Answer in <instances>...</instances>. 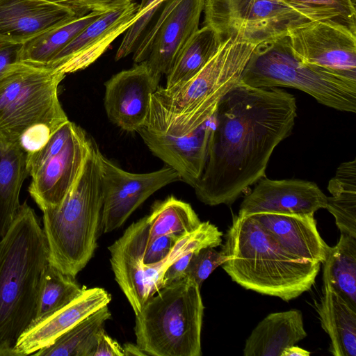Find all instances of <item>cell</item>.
Wrapping results in <instances>:
<instances>
[{
	"label": "cell",
	"mask_w": 356,
	"mask_h": 356,
	"mask_svg": "<svg viewBox=\"0 0 356 356\" xmlns=\"http://www.w3.org/2000/svg\"><path fill=\"white\" fill-rule=\"evenodd\" d=\"M214 248L209 246L195 251L185 270V277L193 280L200 287L225 260L222 251L218 252Z\"/></svg>",
	"instance_id": "obj_34"
},
{
	"label": "cell",
	"mask_w": 356,
	"mask_h": 356,
	"mask_svg": "<svg viewBox=\"0 0 356 356\" xmlns=\"http://www.w3.org/2000/svg\"><path fill=\"white\" fill-rule=\"evenodd\" d=\"M79 15L48 0H0V39L24 44Z\"/></svg>",
	"instance_id": "obj_18"
},
{
	"label": "cell",
	"mask_w": 356,
	"mask_h": 356,
	"mask_svg": "<svg viewBox=\"0 0 356 356\" xmlns=\"http://www.w3.org/2000/svg\"><path fill=\"white\" fill-rule=\"evenodd\" d=\"M213 124V115L196 129L182 136L156 132L145 127L137 133L154 156L193 188L205 166Z\"/></svg>",
	"instance_id": "obj_16"
},
{
	"label": "cell",
	"mask_w": 356,
	"mask_h": 356,
	"mask_svg": "<svg viewBox=\"0 0 356 356\" xmlns=\"http://www.w3.org/2000/svg\"><path fill=\"white\" fill-rule=\"evenodd\" d=\"M310 22L332 20L356 31V0H277Z\"/></svg>",
	"instance_id": "obj_32"
},
{
	"label": "cell",
	"mask_w": 356,
	"mask_h": 356,
	"mask_svg": "<svg viewBox=\"0 0 356 356\" xmlns=\"http://www.w3.org/2000/svg\"><path fill=\"white\" fill-rule=\"evenodd\" d=\"M296 109L294 96L277 88L239 81L231 88L213 113L207 161L193 187L198 200L230 205L266 177L273 152L292 131Z\"/></svg>",
	"instance_id": "obj_1"
},
{
	"label": "cell",
	"mask_w": 356,
	"mask_h": 356,
	"mask_svg": "<svg viewBox=\"0 0 356 356\" xmlns=\"http://www.w3.org/2000/svg\"><path fill=\"white\" fill-rule=\"evenodd\" d=\"M223 40L209 26L199 29L183 47L166 74L165 88L180 85L194 76L216 54Z\"/></svg>",
	"instance_id": "obj_26"
},
{
	"label": "cell",
	"mask_w": 356,
	"mask_h": 356,
	"mask_svg": "<svg viewBox=\"0 0 356 356\" xmlns=\"http://www.w3.org/2000/svg\"><path fill=\"white\" fill-rule=\"evenodd\" d=\"M179 238L164 235L149 241L147 239L142 259L143 264L151 265L161 262L167 257Z\"/></svg>",
	"instance_id": "obj_36"
},
{
	"label": "cell",
	"mask_w": 356,
	"mask_h": 356,
	"mask_svg": "<svg viewBox=\"0 0 356 356\" xmlns=\"http://www.w3.org/2000/svg\"><path fill=\"white\" fill-rule=\"evenodd\" d=\"M250 216L288 254L323 264L330 246L321 238L314 214L258 213Z\"/></svg>",
	"instance_id": "obj_20"
},
{
	"label": "cell",
	"mask_w": 356,
	"mask_h": 356,
	"mask_svg": "<svg viewBox=\"0 0 356 356\" xmlns=\"http://www.w3.org/2000/svg\"><path fill=\"white\" fill-rule=\"evenodd\" d=\"M302 314L293 309L266 316L245 341V356H281L284 350L307 337Z\"/></svg>",
	"instance_id": "obj_22"
},
{
	"label": "cell",
	"mask_w": 356,
	"mask_h": 356,
	"mask_svg": "<svg viewBox=\"0 0 356 356\" xmlns=\"http://www.w3.org/2000/svg\"><path fill=\"white\" fill-rule=\"evenodd\" d=\"M317 310L330 339L329 351L334 356H356V309L323 281V296Z\"/></svg>",
	"instance_id": "obj_23"
},
{
	"label": "cell",
	"mask_w": 356,
	"mask_h": 356,
	"mask_svg": "<svg viewBox=\"0 0 356 356\" xmlns=\"http://www.w3.org/2000/svg\"><path fill=\"white\" fill-rule=\"evenodd\" d=\"M204 305L187 277L149 297L135 314L136 345L152 356H200Z\"/></svg>",
	"instance_id": "obj_7"
},
{
	"label": "cell",
	"mask_w": 356,
	"mask_h": 356,
	"mask_svg": "<svg viewBox=\"0 0 356 356\" xmlns=\"http://www.w3.org/2000/svg\"><path fill=\"white\" fill-rule=\"evenodd\" d=\"M205 0H179L165 18L146 62L155 72L167 74L179 53L199 29Z\"/></svg>",
	"instance_id": "obj_21"
},
{
	"label": "cell",
	"mask_w": 356,
	"mask_h": 356,
	"mask_svg": "<svg viewBox=\"0 0 356 356\" xmlns=\"http://www.w3.org/2000/svg\"><path fill=\"white\" fill-rule=\"evenodd\" d=\"M147 219L148 241L164 235L179 238L195 231L202 222L190 204L173 195L155 202Z\"/></svg>",
	"instance_id": "obj_30"
},
{
	"label": "cell",
	"mask_w": 356,
	"mask_h": 356,
	"mask_svg": "<svg viewBox=\"0 0 356 356\" xmlns=\"http://www.w3.org/2000/svg\"><path fill=\"white\" fill-rule=\"evenodd\" d=\"M161 76L145 60L108 79L104 84V104L110 121L129 132L144 127L151 96L159 87Z\"/></svg>",
	"instance_id": "obj_14"
},
{
	"label": "cell",
	"mask_w": 356,
	"mask_h": 356,
	"mask_svg": "<svg viewBox=\"0 0 356 356\" xmlns=\"http://www.w3.org/2000/svg\"><path fill=\"white\" fill-rule=\"evenodd\" d=\"M240 82L254 88L298 89L332 108L356 112V80L302 63L292 53L286 35L257 45Z\"/></svg>",
	"instance_id": "obj_8"
},
{
	"label": "cell",
	"mask_w": 356,
	"mask_h": 356,
	"mask_svg": "<svg viewBox=\"0 0 356 356\" xmlns=\"http://www.w3.org/2000/svg\"><path fill=\"white\" fill-rule=\"evenodd\" d=\"M28 175L26 153L18 145L0 140V238L19 211L20 191Z\"/></svg>",
	"instance_id": "obj_24"
},
{
	"label": "cell",
	"mask_w": 356,
	"mask_h": 356,
	"mask_svg": "<svg viewBox=\"0 0 356 356\" xmlns=\"http://www.w3.org/2000/svg\"><path fill=\"white\" fill-rule=\"evenodd\" d=\"M310 354L308 350L293 345L285 348L281 356H309Z\"/></svg>",
	"instance_id": "obj_40"
},
{
	"label": "cell",
	"mask_w": 356,
	"mask_h": 356,
	"mask_svg": "<svg viewBox=\"0 0 356 356\" xmlns=\"http://www.w3.org/2000/svg\"><path fill=\"white\" fill-rule=\"evenodd\" d=\"M163 0H142L138 9L136 20L125 31V34L118 49L115 60H120L134 53L140 40L151 22L159 13Z\"/></svg>",
	"instance_id": "obj_33"
},
{
	"label": "cell",
	"mask_w": 356,
	"mask_h": 356,
	"mask_svg": "<svg viewBox=\"0 0 356 356\" xmlns=\"http://www.w3.org/2000/svg\"><path fill=\"white\" fill-rule=\"evenodd\" d=\"M138 7L131 2L115 10L104 12L59 52L49 68L66 75L88 67L136 20Z\"/></svg>",
	"instance_id": "obj_15"
},
{
	"label": "cell",
	"mask_w": 356,
	"mask_h": 356,
	"mask_svg": "<svg viewBox=\"0 0 356 356\" xmlns=\"http://www.w3.org/2000/svg\"><path fill=\"white\" fill-rule=\"evenodd\" d=\"M111 300V295L103 288H84L70 303L24 331L14 347L16 356L33 355L51 345L80 321L108 305Z\"/></svg>",
	"instance_id": "obj_19"
},
{
	"label": "cell",
	"mask_w": 356,
	"mask_h": 356,
	"mask_svg": "<svg viewBox=\"0 0 356 356\" xmlns=\"http://www.w3.org/2000/svg\"><path fill=\"white\" fill-rule=\"evenodd\" d=\"M222 251L232 281L286 302L312 288L321 267L286 252L250 216L233 218Z\"/></svg>",
	"instance_id": "obj_4"
},
{
	"label": "cell",
	"mask_w": 356,
	"mask_h": 356,
	"mask_svg": "<svg viewBox=\"0 0 356 356\" xmlns=\"http://www.w3.org/2000/svg\"><path fill=\"white\" fill-rule=\"evenodd\" d=\"M259 44L240 31L227 36L194 76L170 88H158L151 96L144 127L173 136L196 129L213 115L222 97L240 81Z\"/></svg>",
	"instance_id": "obj_3"
},
{
	"label": "cell",
	"mask_w": 356,
	"mask_h": 356,
	"mask_svg": "<svg viewBox=\"0 0 356 356\" xmlns=\"http://www.w3.org/2000/svg\"><path fill=\"white\" fill-rule=\"evenodd\" d=\"M92 356H124L123 348L103 329L98 335Z\"/></svg>",
	"instance_id": "obj_39"
},
{
	"label": "cell",
	"mask_w": 356,
	"mask_h": 356,
	"mask_svg": "<svg viewBox=\"0 0 356 356\" xmlns=\"http://www.w3.org/2000/svg\"><path fill=\"white\" fill-rule=\"evenodd\" d=\"M103 191L100 228L108 233L120 227L131 213L159 189L181 180L165 165L146 173L126 171L100 154Z\"/></svg>",
	"instance_id": "obj_13"
},
{
	"label": "cell",
	"mask_w": 356,
	"mask_h": 356,
	"mask_svg": "<svg viewBox=\"0 0 356 356\" xmlns=\"http://www.w3.org/2000/svg\"><path fill=\"white\" fill-rule=\"evenodd\" d=\"M326 208L341 232L356 238V160L341 163L330 179Z\"/></svg>",
	"instance_id": "obj_28"
},
{
	"label": "cell",
	"mask_w": 356,
	"mask_h": 356,
	"mask_svg": "<svg viewBox=\"0 0 356 356\" xmlns=\"http://www.w3.org/2000/svg\"><path fill=\"white\" fill-rule=\"evenodd\" d=\"M104 12L92 11L41 33L22 45L21 63L49 68L55 57Z\"/></svg>",
	"instance_id": "obj_25"
},
{
	"label": "cell",
	"mask_w": 356,
	"mask_h": 356,
	"mask_svg": "<svg viewBox=\"0 0 356 356\" xmlns=\"http://www.w3.org/2000/svg\"><path fill=\"white\" fill-rule=\"evenodd\" d=\"M195 251L196 250L184 253L169 266L163 277V287L185 277V270Z\"/></svg>",
	"instance_id": "obj_38"
},
{
	"label": "cell",
	"mask_w": 356,
	"mask_h": 356,
	"mask_svg": "<svg viewBox=\"0 0 356 356\" xmlns=\"http://www.w3.org/2000/svg\"><path fill=\"white\" fill-rule=\"evenodd\" d=\"M203 10L204 25L223 39L240 31L258 43L285 36L291 27L309 21L277 0H205Z\"/></svg>",
	"instance_id": "obj_11"
},
{
	"label": "cell",
	"mask_w": 356,
	"mask_h": 356,
	"mask_svg": "<svg viewBox=\"0 0 356 356\" xmlns=\"http://www.w3.org/2000/svg\"><path fill=\"white\" fill-rule=\"evenodd\" d=\"M111 314L108 305L90 314L65 333L51 345L38 350V356H92L99 332L104 329Z\"/></svg>",
	"instance_id": "obj_27"
},
{
	"label": "cell",
	"mask_w": 356,
	"mask_h": 356,
	"mask_svg": "<svg viewBox=\"0 0 356 356\" xmlns=\"http://www.w3.org/2000/svg\"><path fill=\"white\" fill-rule=\"evenodd\" d=\"M327 196L312 181L300 179H260L245 197L239 215L258 213L314 214L325 209Z\"/></svg>",
	"instance_id": "obj_17"
},
{
	"label": "cell",
	"mask_w": 356,
	"mask_h": 356,
	"mask_svg": "<svg viewBox=\"0 0 356 356\" xmlns=\"http://www.w3.org/2000/svg\"><path fill=\"white\" fill-rule=\"evenodd\" d=\"M62 4L76 10L80 15L92 11L115 10L132 2V0H48Z\"/></svg>",
	"instance_id": "obj_35"
},
{
	"label": "cell",
	"mask_w": 356,
	"mask_h": 356,
	"mask_svg": "<svg viewBox=\"0 0 356 356\" xmlns=\"http://www.w3.org/2000/svg\"><path fill=\"white\" fill-rule=\"evenodd\" d=\"M323 265V281L356 309V238L341 234Z\"/></svg>",
	"instance_id": "obj_29"
},
{
	"label": "cell",
	"mask_w": 356,
	"mask_h": 356,
	"mask_svg": "<svg viewBox=\"0 0 356 356\" xmlns=\"http://www.w3.org/2000/svg\"><path fill=\"white\" fill-rule=\"evenodd\" d=\"M22 45L0 39V80L22 63L20 56Z\"/></svg>",
	"instance_id": "obj_37"
},
{
	"label": "cell",
	"mask_w": 356,
	"mask_h": 356,
	"mask_svg": "<svg viewBox=\"0 0 356 356\" xmlns=\"http://www.w3.org/2000/svg\"><path fill=\"white\" fill-rule=\"evenodd\" d=\"M123 348L124 356H144L146 354L136 344L127 343Z\"/></svg>",
	"instance_id": "obj_41"
},
{
	"label": "cell",
	"mask_w": 356,
	"mask_h": 356,
	"mask_svg": "<svg viewBox=\"0 0 356 356\" xmlns=\"http://www.w3.org/2000/svg\"><path fill=\"white\" fill-rule=\"evenodd\" d=\"M163 1H165V0H163Z\"/></svg>",
	"instance_id": "obj_42"
},
{
	"label": "cell",
	"mask_w": 356,
	"mask_h": 356,
	"mask_svg": "<svg viewBox=\"0 0 356 356\" xmlns=\"http://www.w3.org/2000/svg\"><path fill=\"white\" fill-rule=\"evenodd\" d=\"M294 56L302 63L356 80V31L332 20L307 21L286 35Z\"/></svg>",
	"instance_id": "obj_12"
},
{
	"label": "cell",
	"mask_w": 356,
	"mask_h": 356,
	"mask_svg": "<svg viewBox=\"0 0 356 356\" xmlns=\"http://www.w3.org/2000/svg\"><path fill=\"white\" fill-rule=\"evenodd\" d=\"M101 153L91 137L79 175L64 200L42 211L49 264L73 277L97 248L103 204Z\"/></svg>",
	"instance_id": "obj_5"
},
{
	"label": "cell",
	"mask_w": 356,
	"mask_h": 356,
	"mask_svg": "<svg viewBox=\"0 0 356 356\" xmlns=\"http://www.w3.org/2000/svg\"><path fill=\"white\" fill-rule=\"evenodd\" d=\"M84 288L79 284L75 277L63 273L49 264L44 275L35 318L31 326L70 303L82 293Z\"/></svg>",
	"instance_id": "obj_31"
},
{
	"label": "cell",
	"mask_w": 356,
	"mask_h": 356,
	"mask_svg": "<svg viewBox=\"0 0 356 356\" xmlns=\"http://www.w3.org/2000/svg\"><path fill=\"white\" fill-rule=\"evenodd\" d=\"M149 236L147 216L134 222L108 249L115 281L135 314L151 296L163 287L166 269L184 253L221 245L222 233L209 221L202 222L193 232L180 237L161 262L143 265V255Z\"/></svg>",
	"instance_id": "obj_9"
},
{
	"label": "cell",
	"mask_w": 356,
	"mask_h": 356,
	"mask_svg": "<svg viewBox=\"0 0 356 356\" xmlns=\"http://www.w3.org/2000/svg\"><path fill=\"white\" fill-rule=\"evenodd\" d=\"M65 74L20 63L0 80V140L26 154L68 121L58 89Z\"/></svg>",
	"instance_id": "obj_6"
},
{
	"label": "cell",
	"mask_w": 356,
	"mask_h": 356,
	"mask_svg": "<svg viewBox=\"0 0 356 356\" xmlns=\"http://www.w3.org/2000/svg\"><path fill=\"white\" fill-rule=\"evenodd\" d=\"M49 252L35 211L25 202L0 238V356L14 347L32 324Z\"/></svg>",
	"instance_id": "obj_2"
},
{
	"label": "cell",
	"mask_w": 356,
	"mask_h": 356,
	"mask_svg": "<svg viewBox=\"0 0 356 356\" xmlns=\"http://www.w3.org/2000/svg\"><path fill=\"white\" fill-rule=\"evenodd\" d=\"M90 138L68 120L39 149L26 154L29 192L42 211L61 204L79 175Z\"/></svg>",
	"instance_id": "obj_10"
}]
</instances>
